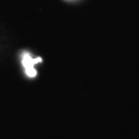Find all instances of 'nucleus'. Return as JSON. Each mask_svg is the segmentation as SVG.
Segmentation results:
<instances>
[{
	"label": "nucleus",
	"instance_id": "1",
	"mask_svg": "<svg viewBox=\"0 0 139 139\" xmlns=\"http://www.w3.org/2000/svg\"><path fill=\"white\" fill-rule=\"evenodd\" d=\"M42 61V59L38 57L36 59H33L31 57L30 54H25L23 58V64L26 69V73L29 77H34L36 75V71L34 68V65L36 63Z\"/></svg>",
	"mask_w": 139,
	"mask_h": 139
}]
</instances>
